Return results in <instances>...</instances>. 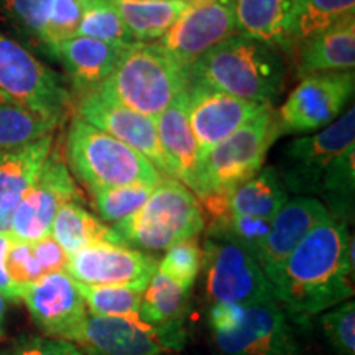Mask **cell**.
<instances>
[{"mask_svg": "<svg viewBox=\"0 0 355 355\" xmlns=\"http://www.w3.org/2000/svg\"><path fill=\"white\" fill-rule=\"evenodd\" d=\"M354 268V237L347 224L327 217L266 278L288 318L306 324L352 298Z\"/></svg>", "mask_w": 355, "mask_h": 355, "instance_id": "cell-1", "label": "cell"}, {"mask_svg": "<svg viewBox=\"0 0 355 355\" xmlns=\"http://www.w3.org/2000/svg\"><path fill=\"white\" fill-rule=\"evenodd\" d=\"M283 51L247 33H235L199 56L188 84H202L241 99L272 105L285 86Z\"/></svg>", "mask_w": 355, "mask_h": 355, "instance_id": "cell-2", "label": "cell"}, {"mask_svg": "<svg viewBox=\"0 0 355 355\" xmlns=\"http://www.w3.org/2000/svg\"><path fill=\"white\" fill-rule=\"evenodd\" d=\"M188 87L183 68L158 42L127 44L110 76L96 87L125 107L157 119Z\"/></svg>", "mask_w": 355, "mask_h": 355, "instance_id": "cell-3", "label": "cell"}, {"mask_svg": "<svg viewBox=\"0 0 355 355\" xmlns=\"http://www.w3.org/2000/svg\"><path fill=\"white\" fill-rule=\"evenodd\" d=\"M64 159L89 193L114 186H158L165 180L144 155L79 117L66 135Z\"/></svg>", "mask_w": 355, "mask_h": 355, "instance_id": "cell-4", "label": "cell"}, {"mask_svg": "<svg viewBox=\"0 0 355 355\" xmlns=\"http://www.w3.org/2000/svg\"><path fill=\"white\" fill-rule=\"evenodd\" d=\"M204 227L206 217L201 202L183 183L171 178L155 186L139 211L112 225L122 245L146 254L199 237Z\"/></svg>", "mask_w": 355, "mask_h": 355, "instance_id": "cell-5", "label": "cell"}, {"mask_svg": "<svg viewBox=\"0 0 355 355\" xmlns=\"http://www.w3.org/2000/svg\"><path fill=\"white\" fill-rule=\"evenodd\" d=\"M278 112L272 105L239 127L202 157L201 196L229 194L263 168L266 153L282 135Z\"/></svg>", "mask_w": 355, "mask_h": 355, "instance_id": "cell-6", "label": "cell"}, {"mask_svg": "<svg viewBox=\"0 0 355 355\" xmlns=\"http://www.w3.org/2000/svg\"><path fill=\"white\" fill-rule=\"evenodd\" d=\"M0 89L56 125L74 109V96L55 71L3 33H0Z\"/></svg>", "mask_w": 355, "mask_h": 355, "instance_id": "cell-7", "label": "cell"}, {"mask_svg": "<svg viewBox=\"0 0 355 355\" xmlns=\"http://www.w3.org/2000/svg\"><path fill=\"white\" fill-rule=\"evenodd\" d=\"M202 265L212 304L250 306L275 301L272 285L259 260L237 243L206 237Z\"/></svg>", "mask_w": 355, "mask_h": 355, "instance_id": "cell-8", "label": "cell"}, {"mask_svg": "<svg viewBox=\"0 0 355 355\" xmlns=\"http://www.w3.org/2000/svg\"><path fill=\"white\" fill-rule=\"evenodd\" d=\"M354 141V105L324 130L293 140L285 148L282 170L278 171L286 191L298 196H318L327 168L344 150L355 145Z\"/></svg>", "mask_w": 355, "mask_h": 355, "instance_id": "cell-9", "label": "cell"}, {"mask_svg": "<svg viewBox=\"0 0 355 355\" xmlns=\"http://www.w3.org/2000/svg\"><path fill=\"white\" fill-rule=\"evenodd\" d=\"M81 202L73 175H71L64 155L58 145L44 159L42 171L21 198L12 216L10 237L20 242H37L50 235L53 219L66 202Z\"/></svg>", "mask_w": 355, "mask_h": 355, "instance_id": "cell-10", "label": "cell"}, {"mask_svg": "<svg viewBox=\"0 0 355 355\" xmlns=\"http://www.w3.org/2000/svg\"><path fill=\"white\" fill-rule=\"evenodd\" d=\"M354 71H331L301 78L278 112L282 132L313 133L331 125L354 96Z\"/></svg>", "mask_w": 355, "mask_h": 355, "instance_id": "cell-11", "label": "cell"}, {"mask_svg": "<svg viewBox=\"0 0 355 355\" xmlns=\"http://www.w3.org/2000/svg\"><path fill=\"white\" fill-rule=\"evenodd\" d=\"M212 336L222 355H301L291 319L277 301L243 306L237 324Z\"/></svg>", "mask_w": 355, "mask_h": 355, "instance_id": "cell-12", "label": "cell"}, {"mask_svg": "<svg viewBox=\"0 0 355 355\" xmlns=\"http://www.w3.org/2000/svg\"><path fill=\"white\" fill-rule=\"evenodd\" d=\"M74 109L79 119L139 152L148 159L165 178L176 180L162 144H159L157 122L152 117L119 104L97 89L83 92L74 99Z\"/></svg>", "mask_w": 355, "mask_h": 355, "instance_id": "cell-13", "label": "cell"}, {"mask_svg": "<svg viewBox=\"0 0 355 355\" xmlns=\"http://www.w3.org/2000/svg\"><path fill=\"white\" fill-rule=\"evenodd\" d=\"M239 33L237 0H193L168 32L157 42L183 68Z\"/></svg>", "mask_w": 355, "mask_h": 355, "instance_id": "cell-14", "label": "cell"}, {"mask_svg": "<svg viewBox=\"0 0 355 355\" xmlns=\"http://www.w3.org/2000/svg\"><path fill=\"white\" fill-rule=\"evenodd\" d=\"M158 270L146 252L119 243L97 242L69 255L66 273L81 285H122L145 291Z\"/></svg>", "mask_w": 355, "mask_h": 355, "instance_id": "cell-15", "label": "cell"}, {"mask_svg": "<svg viewBox=\"0 0 355 355\" xmlns=\"http://www.w3.org/2000/svg\"><path fill=\"white\" fill-rule=\"evenodd\" d=\"M20 300L38 329L53 339L73 343L87 316L79 283L66 272L43 275L24 288Z\"/></svg>", "mask_w": 355, "mask_h": 355, "instance_id": "cell-16", "label": "cell"}, {"mask_svg": "<svg viewBox=\"0 0 355 355\" xmlns=\"http://www.w3.org/2000/svg\"><path fill=\"white\" fill-rule=\"evenodd\" d=\"M270 105L241 99L202 84H188L186 87V114L199 155H206L212 146L220 144L239 127L263 112Z\"/></svg>", "mask_w": 355, "mask_h": 355, "instance_id": "cell-17", "label": "cell"}, {"mask_svg": "<svg viewBox=\"0 0 355 355\" xmlns=\"http://www.w3.org/2000/svg\"><path fill=\"white\" fill-rule=\"evenodd\" d=\"M84 355H163L168 354L157 332L141 318L89 314L73 340Z\"/></svg>", "mask_w": 355, "mask_h": 355, "instance_id": "cell-18", "label": "cell"}, {"mask_svg": "<svg viewBox=\"0 0 355 355\" xmlns=\"http://www.w3.org/2000/svg\"><path fill=\"white\" fill-rule=\"evenodd\" d=\"M324 204L316 198L296 196L270 219V232L261 248L259 263L265 277L272 275L319 222L327 219Z\"/></svg>", "mask_w": 355, "mask_h": 355, "instance_id": "cell-19", "label": "cell"}, {"mask_svg": "<svg viewBox=\"0 0 355 355\" xmlns=\"http://www.w3.org/2000/svg\"><path fill=\"white\" fill-rule=\"evenodd\" d=\"M55 144V132L32 144L0 150V234L10 235L12 216L32 188Z\"/></svg>", "mask_w": 355, "mask_h": 355, "instance_id": "cell-20", "label": "cell"}, {"mask_svg": "<svg viewBox=\"0 0 355 355\" xmlns=\"http://www.w3.org/2000/svg\"><path fill=\"white\" fill-rule=\"evenodd\" d=\"M189 293L188 288L158 270L144 291L140 318L153 327L168 354L181 350L186 344L184 321L189 309Z\"/></svg>", "mask_w": 355, "mask_h": 355, "instance_id": "cell-21", "label": "cell"}, {"mask_svg": "<svg viewBox=\"0 0 355 355\" xmlns=\"http://www.w3.org/2000/svg\"><path fill=\"white\" fill-rule=\"evenodd\" d=\"M159 144L173 168L175 178L194 196H201V155L186 114V91L181 92L155 119Z\"/></svg>", "mask_w": 355, "mask_h": 355, "instance_id": "cell-22", "label": "cell"}, {"mask_svg": "<svg viewBox=\"0 0 355 355\" xmlns=\"http://www.w3.org/2000/svg\"><path fill=\"white\" fill-rule=\"evenodd\" d=\"M125 46L112 44L102 40L76 37L58 43L51 58L60 61L68 71L76 96L99 87L110 76Z\"/></svg>", "mask_w": 355, "mask_h": 355, "instance_id": "cell-23", "label": "cell"}, {"mask_svg": "<svg viewBox=\"0 0 355 355\" xmlns=\"http://www.w3.org/2000/svg\"><path fill=\"white\" fill-rule=\"evenodd\" d=\"M298 76L331 71H354L355 15L306 38L298 46Z\"/></svg>", "mask_w": 355, "mask_h": 355, "instance_id": "cell-24", "label": "cell"}, {"mask_svg": "<svg viewBox=\"0 0 355 355\" xmlns=\"http://www.w3.org/2000/svg\"><path fill=\"white\" fill-rule=\"evenodd\" d=\"M295 0H237L239 32L291 53L290 21Z\"/></svg>", "mask_w": 355, "mask_h": 355, "instance_id": "cell-25", "label": "cell"}, {"mask_svg": "<svg viewBox=\"0 0 355 355\" xmlns=\"http://www.w3.org/2000/svg\"><path fill=\"white\" fill-rule=\"evenodd\" d=\"M135 42H157L180 19L183 0H109Z\"/></svg>", "mask_w": 355, "mask_h": 355, "instance_id": "cell-26", "label": "cell"}, {"mask_svg": "<svg viewBox=\"0 0 355 355\" xmlns=\"http://www.w3.org/2000/svg\"><path fill=\"white\" fill-rule=\"evenodd\" d=\"M50 235L63 247L68 255L97 242H109L122 245L117 232L104 220L84 209L81 202H66L53 219Z\"/></svg>", "mask_w": 355, "mask_h": 355, "instance_id": "cell-27", "label": "cell"}, {"mask_svg": "<svg viewBox=\"0 0 355 355\" xmlns=\"http://www.w3.org/2000/svg\"><path fill=\"white\" fill-rule=\"evenodd\" d=\"M288 201V191L275 166L261 168L254 178L229 193V207L235 214L270 220Z\"/></svg>", "mask_w": 355, "mask_h": 355, "instance_id": "cell-28", "label": "cell"}, {"mask_svg": "<svg viewBox=\"0 0 355 355\" xmlns=\"http://www.w3.org/2000/svg\"><path fill=\"white\" fill-rule=\"evenodd\" d=\"M319 198L332 219L349 224L354 219L355 201V145L349 146L327 168Z\"/></svg>", "mask_w": 355, "mask_h": 355, "instance_id": "cell-29", "label": "cell"}, {"mask_svg": "<svg viewBox=\"0 0 355 355\" xmlns=\"http://www.w3.org/2000/svg\"><path fill=\"white\" fill-rule=\"evenodd\" d=\"M58 125L0 89V150L32 144Z\"/></svg>", "mask_w": 355, "mask_h": 355, "instance_id": "cell-30", "label": "cell"}, {"mask_svg": "<svg viewBox=\"0 0 355 355\" xmlns=\"http://www.w3.org/2000/svg\"><path fill=\"white\" fill-rule=\"evenodd\" d=\"M355 15V0H295L290 21L291 51L306 38Z\"/></svg>", "mask_w": 355, "mask_h": 355, "instance_id": "cell-31", "label": "cell"}, {"mask_svg": "<svg viewBox=\"0 0 355 355\" xmlns=\"http://www.w3.org/2000/svg\"><path fill=\"white\" fill-rule=\"evenodd\" d=\"M270 232V220L248 214H235L227 211L225 214L211 217L207 237L225 239L245 248L259 260L261 248Z\"/></svg>", "mask_w": 355, "mask_h": 355, "instance_id": "cell-32", "label": "cell"}, {"mask_svg": "<svg viewBox=\"0 0 355 355\" xmlns=\"http://www.w3.org/2000/svg\"><path fill=\"white\" fill-rule=\"evenodd\" d=\"M81 3V21L78 35L102 40L112 44L135 43L132 33L109 0H79Z\"/></svg>", "mask_w": 355, "mask_h": 355, "instance_id": "cell-33", "label": "cell"}, {"mask_svg": "<svg viewBox=\"0 0 355 355\" xmlns=\"http://www.w3.org/2000/svg\"><path fill=\"white\" fill-rule=\"evenodd\" d=\"M89 314L114 318H140L144 291L122 285H81Z\"/></svg>", "mask_w": 355, "mask_h": 355, "instance_id": "cell-34", "label": "cell"}, {"mask_svg": "<svg viewBox=\"0 0 355 355\" xmlns=\"http://www.w3.org/2000/svg\"><path fill=\"white\" fill-rule=\"evenodd\" d=\"M153 189L155 186L152 184L114 186V188L91 191V198L101 219L115 224L139 211Z\"/></svg>", "mask_w": 355, "mask_h": 355, "instance_id": "cell-35", "label": "cell"}, {"mask_svg": "<svg viewBox=\"0 0 355 355\" xmlns=\"http://www.w3.org/2000/svg\"><path fill=\"white\" fill-rule=\"evenodd\" d=\"M50 0H0V10L25 42L46 53L44 21Z\"/></svg>", "mask_w": 355, "mask_h": 355, "instance_id": "cell-36", "label": "cell"}, {"mask_svg": "<svg viewBox=\"0 0 355 355\" xmlns=\"http://www.w3.org/2000/svg\"><path fill=\"white\" fill-rule=\"evenodd\" d=\"M319 316L322 336L334 355H355V304L354 301L322 311Z\"/></svg>", "mask_w": 355, "mask_h": 355, "instance_id": "cell-37", "label": "cell"}, {"mask_svg": "<svg viewBox=\"0 0 355 355\" xmlns=\"http://www.w3.org/2000/svg\"><path fill=\"white\" fill-rule=\"evenodd\" d=\"M202 266V248L198 237L176 242L159 261L158 272L191 290Z\"/></svg>", "mask_w": 355, "mask_h": 355, "instance_id": "cell-38", "label": "cell"}, {"mask_svg": "<svg viewBox=\"0 0 355 355\" xmlns=\"http://www.w3.org/2000/svg\"><path fill=\"white\" fill-rule=\"evenodd\" d=\"M81 21L79 0H50L46 21H44V44L48 56L58 43L76 37Z\"/></svg>", "mask_w": 355, "mask_h": 355, "instance_id": "cell-39", "label": "cell"}, {"mask_svg": "<svg viewBox=\"0 0 355 355\" xmlns=\"http://www.w3.org/2000/svg\"><path fill=\"white\" fill-rule=\"evenodd\" d=\"M6 265L8 277L21 291L30 283L37 282L38 278L43 277L42 266L38 265L37 259H35L32 243L30 242H20L12 239V245L8 248Z\"/></svg>", "mask_w": 355, "mask_h": 355, "instance_id": "cell-40", "label": "cell"}, {"mask_svg": "<svg viewBox=\"0 0 355 355\" xmlns=\"http://www.w3.org/2000/svg\"><path fill=\"white\" fill-rule=\"evenodd\" d=\"M12 355H84L74 343L53 337H30L17 344Z\"/></svg>", "mask_w": 355, "mask_h": 355, "instance_id": "cell-41", "label": "cell"}, {"mask_svg": "<svg viewBox=\"0 0 355 355\" xmlns=\"http://www.w3.org/2000/svg\"><path fill=\"white\" fill-rule=\"evenodd\" d=\"M32 250L38 265L42 266L43 275L66 272L69 255L63 250V247L58 243L51 235L40 239L37 242H32Z\"/></svg>", "mask_w": 355, "mask_h": 355, "instance_id": "cell-42", "label": "cell"}, {"mask_svg": "<svg viewBox=\"0 0 355 355\" xmlns=\"http://www.w3.org/2000/svg\"><path fill=\"white\" fill-rule=\"evenodd\" d=\"M12 245V237L7 234H0V295L8 301L20 300L21 290L12 282L7 272V254Z\"/></svg>", "mask_w": 355, "mask_h": 355, "instance_id": "cell-43", "label": "cell"}, {"mask_svg": "<svg viewBox=\"0 0 355 355\" xmlns=\"http://www.w3.org/2000/svg\"><path fill=\"white\" fill-rule=\"evenodd\" d=\"M7 309H8V300L0 295V340L6 337V321H7Z\"/></svg>", "mask_w": 355, "mask_h": 355, "instance_id": "cell-44", "label": "cell"}, {"mask_svg": "<svg viewBox=\"0 0 355 355\" xmlns=\"http://www.w3.org/2000/svg\"><path fill=\"white\" fill-rule=\"evenodd\" d=\"M0 355H12V350H8V349H0Z\"/></svg>", "mask_w": 355, "mask_h": 355, "instance_id": "cell-45", "label": "cell"}, {"mask_svg": "<svg viewBox=\"0 0 355 355\" xmlns=\"http://www.w3.org/2000/svg\"><path fill=\"white\" fill-rule=\"evenodd\" d=\"M183 2H193V0H183Z\"/></svg>", "mask_w": 355, "mask_h": 355, "instance_id": "cell-46", "label": "cell"}, {"mask_svg": "<svg viewBox=\"0 0 355 355\" xmlns=\"http://www.w3.org/2000/svg\"><path fill=\"white\" fill-rule=\"evenodd\" d=\"M165 355H175V354H171V352H170V354H165Z\"/></svg>", "mask_w": 355, "mask_h": 355, "instance_id": "cell-47", "label": "cell"}]
</instances>
